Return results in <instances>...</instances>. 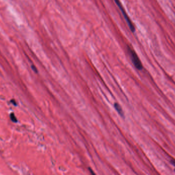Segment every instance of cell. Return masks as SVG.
<instances>
[{
  "instance_id": "cell-1",
  "label": "cell",
  "mask_w": 175,
  "mask_h": 175,
  "mask_svg": "<svg viewBox=\"0 0 175 175\" xmlns=\"http://www.w3.org/2000/svg\"><path fill=\"white\" fill-rule=\"evenodd\" d=\"M128 53L130 55L132 61L135 67L138 70H141L143 68L141 62L135 51L129 47H128Z\"/></svg>"
},
{
  "instance_id": "cell-2",
  "label": "cell",
  "mask_w": 175,
  "mask_h": 175,
  "mask_svg": "<svg viewBox=\"0 0 175 175\" xmlns=\"http://www.w3.org/2000/svg\"><path fill=\"white\" fill-rule=\"evenodd\" d=\"M114 1H115V2L116 4L117 5L118 7L120 9V11L122 12V14H123V17H124V18H125V20H126L127 23L128 25V27H129V29H131V30L132 32H133V33L135 32V27H134V25H133V24L132 23L131 20L129 18L128 15H127V14L126 12L125 11V9L123 8L122 6L121 5V3H120L119 0H114Z\"/></svg>"
},
{
  "instance_id": "cell-3",
  "label": "cell",
  "mask_w": 175,
  "mask_h": 175,
  "mask_svg": "<svg viewBox=\"0 0 175 175\" xmlns=\"http://www.w3.org/2000/svg\"><path fill=\"white\" fill-rule=\"evenodd\" d=\"M114 107L116 109L117 112L118 113V114L121 116H123V112L122 110V109L121 108V107L120 106V105H119V104L115 103L114 104Z\"/></svg>"
},
{
  "instance_id": "cell-4",
  "label": "cell",
  "mask_w": 175,
  "mask_h": 175,
  "mask_svg": "<svg viewBox=\"0 0 175 175\" xmlns=\"http://www.w3.org/2000/svg\"><path fill=\"white\" fill-rule=\"evenodd\" d=\"M10 118H11V120L13 122H17V119H16V117H15L13 113H12L10 114Z\"/></svg>"
},
{
  "instance_id": "cell-5",
  "label": "cell",
  "mask_w": 175,
  "mask_h": 175,
  "mask_svg": "<svg viewBox=\"0 0 175 175\" xmlns=\"http://www.w3.org/2000/svg\"><path fill=\"white\" fill-rule=\"evenodd\" d=\"M31 67H32V69L33 70V71H35V72H37V69L36 68V67H35V66H33V65H32V66H31Z\"/></svg>"
},
{
  "instance_id": "cell-6",
  "label": "cell",
  "mask_w": 175,
  "mask_h": 175,
  "mask_svg": "<svg viewBox=\"0 0 175 175\" xmlns=\"http://www.w3.org/2000/svg\"><path fill=\"white\" fill-rule=\"evenodd\" d=\"M171 163L174 166H175V160H172L171 161Z\"/></svg>"
},
{
  "instance_id": "cell-7",
  "label": "cell",
  "mask_w": 175,
  "mask_h": 175,
  "mask_svg": "<svg viewBox=\"0 0 175 175\" xmlns=\"http://www.w3.org/2000/svg\"><path fill=\"white\" fill-rule=\"evenodd\" d=\"M89 169H90V172H91V173H92V174H94V173L93 172V171H92V170H91V169H90V168H89Z\"/></svg>"
}]
</instances>
